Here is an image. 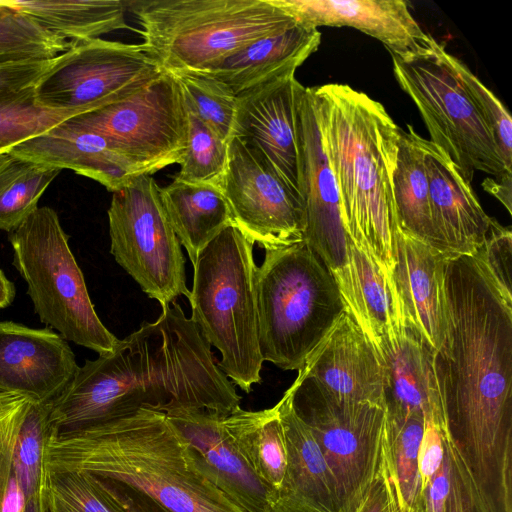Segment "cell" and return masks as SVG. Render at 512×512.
<instances>
[{
    "instance_id": "cell-1",
    "label": "cell",
    "mask_w": 512,
    "mask_h": 512,
    "mask_svg": "<svg viewBox=\"0 0 512 512\" xmlns=\"http://www.w3.org/2000/svg\"><path fill=\"white\" fill-rule=\"evenodd\" d=\"M433 367L448 434L481 512H512V289L483 258L451 255Z\"/></svg>"
},
{
    "instance_id": "cell-2",
    "label": "cell",
    "mask_w": 512,
    "mask_h": 512,
    "mask_svg": "<svg viewBox=\"0 0 512 512\" xmlns=\"http://www.w3.org/2000/svg\"><path fill=\"white\" fill-rule=\"evenodd\" d=\"M241 397L220 369L209 343L181 306L172 302L153 322L119 341L108 355L79 366L51 401L50 426L72 431L141 408L167 414L199 409L228 415Z\"/></svg>"
},
{
    "instance_id": "cell-3",
    "label": "cell",
    "mask_w": 512,
    "mask_h": 512,
    "mask_svg": "<svg viewBox=\"0 0 512 512\" xmlns=\"http://www.w3.org/2000/svg\"><path fill=\"white\" fill-rule=\"evenodd\" d=\"M42 465L123 483L172 512H244L205 476L166 414L149 408L72 431L50 426Z\"/></svg>"
},
{
    "instance_id": "cell-4",
    "label": "cell",
    "mask_w": 512,
    "mask_h": 512,
    "mask_svg": "<svg viewBox=\"0 0 512 512\" xmlns=\"http://www.w3.org/2000/svg\"><path fill=\"white\" fill-rule=\"evenodd\" d=\"M313 91L346 235L391 276L400 232L393 197L400 127L381 103L349 85Z\"/></svg>"
},
{
    "instance_id": "cell-5",
    "label": "cell",
    "mask_w": 512,
    "mask_h": 512,
    "mask_svg": "<svg viewBox=\"0 0 512 512\" xmlns=\"http://www.w3.org/2000/svg\"><path fill=\"white\" fill-rule=\"evenodd\" d=\"M142 46L170 72H208L251 42L298 23L269 0L125 1Z\"/></svg>"
},
{
    "instance_id": "cell-6",
    "label": "cell",
    "mask_w": 512,
    "mask_h": 512,
    "mask_svg": "<svg viewBox=\"0 0 512 512\" xmlns=\"http://www.w3.org/2000/svg\"><path fill=\"white\" fill-rule=\"evenodd\" d=\"M253 246L231 224L199 254L188 298L191 319L210 346L227 378L249 393L261 382L257 270Z\"/></svg>"
},
{
    "instance_id": "cell-7",
    "label": "cell",
    "mask_w": 512,
    "mask_h": 512,
    "mask_svg": "<svg viewBox=\"0 0 512 512\" xmlns=\"http://www.w3.org/2000/svg\"><path fill=\"white\" fill-rule=\"evenodd\" d=\"M263 361L300 370L346 311L337 283L305 243L265 250L257 270Z\"/></svg>"
},
{
    "instance_id": "cell-8",
    "label": "cell",
    "mask_w": 512,
    "mask_h": 512,
    "mask_svg": "<svg viewBox=\"0 0 512 512\" xmlns=\"http://www.w3.org/2000/svg\"><path fill=\"white\" fill-rule=\"evenodd\" d=\"M12 264L42 323L98 355L112 353L120 339L102 323L57 212L38 207L9 235Z\"/></svg>"
},
{
    "instance_id": "cell-9",
    "label": "cell",
    "mask_w": 512,
    "mask_h": 512,
    "mask_svg": "<svg viewBox=\"0 0 512 512\" xmlns=\"http://www.w3.org/2000/svg\"><path fill=\"white\" fill-rule=\"evenodd\" d=\"M393 73L416 105L430 135L471 184L476 171L498 176L508 170L494 138L468 94L454 56L431 34L406 55L391 54Z\"/></svg>"
},
{
    "instance_id": "cell-10",
    "label": "cell",
    "mask_w": 512,
    "mask_h": 512,
    "mask_svg": "<svg viewBox=\"0 0 512 512\" xmlns=\"http://www.w3.org/2000/svg\"><path fill=\"white\" fill-rule=\"evenodd\" d=\"M292 405L315 436L335 479L341 512H358L378 480L387 446V411L343 401L298 370Z\"/></svg>"
},
{
    "instance_id": "cell-11",
    "label": "cell",
    "mask_w": 512,
    "mask_h": 512,
    "mask_svg": "<svg viewBox=\"0 0 512 512\" xmlns=\"http://www.w3.org/2000/svg\"><path fill=\"white\" fill-rule=\"evenodd\" d=\"M110 253L142 291L169 306L190 297L185 258L151 175H138L112 193L108 209Z\"/></svg>"
},
{
    "instance_id": "cell-12",
    "label": "cell",
    "mask_w": 512,
    "mask_h": 512,
    "mask_svg": "<svg viewBox=\"0 0 512 512\" xmlns=\"http://www.w3.org/2000/svg\"><path fill=\"white\" fill-rule=\"evenodd\" d=\"M65 123L105 136L137 175L179 164L187 145L182 91L175 75L166 70L133 95Z\"/></svg>"
},
{
    "instance_id": "cell-13",
    "label": "cell",
    "mask_w": 512,
    "mask_h": 512,
    "mask_svg": "<svg viewBox=\"0 0 512 512\" xmlns=\"http://www.w3.org/2000/svg\"><path fill=\"white\" fill-rule=\"evenodd\" d=\"M163 71L142 44L101 38L70 41L35 84V101L80 115L133 95Z\"/></svg>"
},
{
    "instance_id": "cell-14",
    "label": "cell",
    "mask_w": 512,
    "mask_h": 512,
    "mask_svg": "<svg viewBox=\"0 0 512 512\" xmlns=\"http://www.w3.org/2000/svg\"><path fill=\"white\" fill-rule=\"evenodd\" d=\"M221 189L234 225L265 250L304 242L301 201L252 142L232 137Z\"/></svg>"
},
{
    "instance_id": "cell-15",
    "label": "cell",
    "mask_w": 512,
    "mask_h": 512,
    "mask_svg": "<svg viewBox=\"0 0 512 512\" xmlns=\"http://www.w3.org/2000/svg\"><path fill=\"white\" fill-rule=\"evenodd\" d=\"M297 133L304 242L335 274L347 263V235L336 178L322 141L313 87H305L300 95Z\"/></svg>"
},
{
    "instance_id": "cell-16",
    "label": "cell",
    "mask_w": 512,
    "mask_h": 512,
    "mask_svg": "<svg viewBox=\"0 0 512 512\" xmlns=\"http://www.w3.org/2000/svg\"><path fill=\"white\" fill-rule=\"evenodd\" d=\"M295 72L281 74L237 95L232 137L255 144L301 201L297 115L305 87L297 81Z\"/></svg>"
},
{
    "instance_id": "cell-17",
    "label": "cell",
    "mask_w": 512,
    "mask_h": 512,
    "mask_svg": "<svg viewBox=\"0 0 512 512\" xmlns=\"http://www.w3.org/2000/svg\"><path fill=\"white\" fill-rule=\"evenodd\" d=\"M205 476L244 512H270L272 490L236 446L219 413L177 409L166 414Z\"/></svg>"
},
{
    "instance_id": "cell-18",
    "label": "cell",
    "mask_w": 512,
    "mask_h": 512,
    "mask_svg": "<svg viewBox=\"0 0 512 512\" xmlns=\"http://www.w3.org/2000/svg\"><path fill=\"white\" fill-rule=\"evenodd\" d=\"M78 367L67 341L51 328L0 322V391L47 403L59 396Z\"/></svg>"
},
{
    "instance_id": "cell-19",
    "label": "cell",
    "mask_w": 512,
    "mask_h": 512,
    "mask_svg": "<svg viewBox=\"0 0 512 512\" xmlns=\"http://www.w3.org/2000/svg\"><path fill=\"white\" fill-rule=\"evenodd\" d=\"M300 370L339 400L386 408L380 355L347 311Z\"/></svg>"
},
{
    "instance_id": "cell-20",
    "label": "cell",
    "mask_w": 512,
    "mask_h": 512,
    "mask_svg": "<svg viewBox=\"0 0 512 512\" xmlns=\"http://www.w3.org/2000/svg\"><path fill=\"white\" fill-rule=\"evenodd\" d=\"M385 379V406L390 414L417 415L447 431L435 379V350L405 320L392 327L376 343Z\"/></svg>"
},
{
    "instance_id": "cell-21",
    "label": "cell",
    "mask_w": 512,
    "mask_h": 512,
    "mask_svg": "<svg viewBox=\"0 0 512 512\" xmlns=\"http://www.w3.org/2000/svg\"><path fill=\"white\" fill-rule=\"evenodd\" d=\"M431 216L443 253L474 255L489 238L496 220L483 210L471 184L447 154L423 138Z\"/></svg>"
},
{
    "instance_id": "cell-22",
    "label": "cell",
    "mask_w": 512,
    "mask_h": 512,
    "mask_svg": "<svg viewBox=\"0 0 512 512\" xmlns=\"http://www.w3.org/2000/svg\"><path fill=\"white\" fill-rule=\"evenodd\" d=\"M299 24L351 27L376 38L390 54L416 51L426 38L404 0H269Z\"/></svg>"
},
{
    "instance_id": "cell-23",
    "label": "cell",
    "mask_w": 512,
    "mask_h": 512,
    "mask_svg": "<svg viewBox=\"0 0 512 512\" xmlns=\"http://www.w3.org/2000/svg\"><path fill=\"white\" fill-rule=\"evenodd\" d=\"M287 446L283 483L270 512H341L337 485L308 425L295 412L291 390L277 403Z\"/></svg>"
},
{
    "instance_id": "cell-24",
    "label": "cell",
    "mask_w": 512,
    "mask_h": 512,
    "mask_svg": "<svg viewBox=\"0 0 512 512\" xmlns=\"http://www.w3.org/2000/svg\"><path fill=\"white\" fill-rule=\"evenodd\" d=\"M451 255L402 232L396 241L392 281L404 320L437 351L446 336L444 270Z\"/></svg>"
},
{
    "instance_id": "cell-25",
    "label": "cell",
    "mask_w": 512,
    "mask_h": 512,
    "mask_svg": "<svg viewBox=\"0 0 512 512\" xmlns=\"http://www.w3.org/2000/svg\"><path fill=\"white\" fill-rule=\"evenodd\" d=\"M10 153L59 170H72L112 193L138 176L105 136L65 122L15 146Z\"/></svg>"
},
{
    "instance_id": "cell-26",
    "label": "cell",
    "mask_w": 512,
    "mask_h": 512,
    "mask_svg": "<svg viewBox=\"0 0 512 512\" xmlns=\"http://www.w3.org/2000/svg\"><path fill=\"white\" fill-rule=\"evenodd\" d=\"M320 43L318 29L296 23L251 42L202 73L220 81L237 96L276 76L296 71Z\"/></svg>"
},
{
    "instance_id": "cell-27",
    "label": "cell",
    "mask_w": 512,
    "mask_h": 512,
    "mask_svg": "<svg viewBox=\"0 0 512 512\" xmlns=\"http://www.w3.org/2000/svg\"><path fill=\"white\" fill-rule=\"evenodd\" d=\"M345 310L376 345L392 327L404 320L391 276L386 274L347 236V263L332 274Z\"/></svg>"
},
{
    "instance_id": "cell-28",
    "label": "cell",
    "mask_w": 512,
    "mask_h": 512,
    "mask_svg": "<svg viewBox=\"0 0 512 512\" xmlns=\"http://www.w3.org/2000/svg\"><path fill=\"white\" fill-rule=\"evenodd\" d=\"M160 198L168 221L193 266L201 251L234 224L220 187L174 178L169 185L160 187Z\"/></svg>"
},
{
    "instance_id": "cell-29",
    "label": "cell",
    "mask_w": 512,
    "mask_h": 512,
    "mask_svg": "<svg viewBox=\"0 0 512 512\" xmlns=\"http://www.w3.org/2000/svg\"><path fill=\"white\" fill-rule=\"evenodd\" d=\"M25 14L52 34L66 40L100 38L130 29L125 20V1L120 0H0Z\"/></svg>"
},
{
    "instance_id": "cell-30",
    "label": "cell",
    "mask_w": 512,
    "mask_h": 512,
    "mask_svg": "<svg viewBox=\"0 0 512 512\" xmlns=\"http://www.w3.org/2000/svg\"><path fill=\"white\" fill-rule=\"evenodd\" d=\"M407 128H400L393 172V197L399 230L442 252L431 216L423 137L411 125Z\"/></svg>"
},
{
    "instance_id": "cell-31",
    "label": "cell",
    "mask_w": 512,
    "mask_h": 512,
    "mask_svg": "<svg viewBox=\"0 0 512 512\" xmlns=\"http://www.w3.org/2000/svg\"><path fill=\"white\" fill-rule=\"evenodd\" d=\"M224 421L238 449L274 494L287 469V446L278 405L260 411L240 407L226 415Z\"/></svg>"
},
{
    "instance_id": "cell-32",
    "label": "cell",
    "mask_w": 512,
    "mask_h": 512,
    "mask_svg": "<svg viewBox=\"0 0 512 512\" xmlns=\"http://www.w3.org/2000/svg\"><path fill=\"white\" fill-rule=\"evenodd\" d=\"M424 425L422 416H399L387 412L385 460L400 512H423L418 450Z\"/></svg>"
},
{
    "instance_id": "cell-33",
    "label": "cell",
    "mask_w": 512,
    "mask_h": 512,
    "mask_svg": "<svg viewBox=\"0 0 512 512\" xmlns=\"http://www.w3.org/2000/svg\"><path fill=\"white\" fill-rule=\"evenodd\" d=\"M61 170L14 157L0 175V230L15 231L37 208Z\"/></svg>"
},
{
    "instance_id": "cell-34",
    "label": "cell",
    "mask_w": 512,
    "mask_h": 512,
    "mask_svg": "<svg viewBox=\"0 0 512 512\" xmlns=\"http://www.w3.org/2000/svg\"><path fill=\"white\" fill-rule=\"evenodd\" d=\"M34 86L0 93V154L79 115L38 105Z\"/></svg>"
},
{
    "instance_id": "cell-35",
    "label": "cell",
    "mask_w": 512,
    "mask_h": 512,
    "mask_svg": "<svg viewBox=\"0 0 512 512\" xmlns=\"http://www.w3.org/2000/svg\"><path fill=\"white\" fill-rule=\"evenodd\" d=\"M180 86L186 110L196 115L229 143L237 109V96L223 83L202 72H172Z\"/></svg>"
},
{
    "instance_id": "cell-36",
    "label": "cell",
    "mask_w": 512,
    "mask_h": 512,
    "mask_svg": "<svg viewBox=\"0 0 512 512\" xmlns=\"http://www.w3.org/2000/svg\"><path fill=\"white\" fill-rule=\"evenodd\" d=\"M32 402L26 396L0 391V512H23L27 502L15 473L14 453Z\"/></svg>"
},
{
    "instance_id": "cell-37",
    "label": "cell",
    "mask_w": 512,
    "mask_h": 512,
    "mask_svg": "<svg viewBox=\"0 0 512 512\" xmlns=\"http://www.w3.org/2000/svg\"><path fill=\"white\" fill-rule=\"evenodd\" d=\"M188 136L176 179L221 188L229 156V143L222 140L196 115L187 111Z\"/></svg>"
},
{
    "instance_id": "cell-38",
    "label": "cell",
    "mask_w": 512,
    "mask_h": 512,
    "mask_svg": "<svg viewBox=\"0 0 512 512\" xmlns=\"http://www.w3.org/2000/svg\"><path fill=\"white\" fill-rule=\"evenodd\" d=\"M69 44L70 41L0 2V55L54 58L65 52Z\"/></svg>"
},
{
    "instance_id": "cell-39",
    "label": "cell",
    "mask_w": 512,
    "mask_h": 512,
    "mask_svg": "<svg viewBox=\"0 0 512 512\" xmlns=\"http://www.w3.org/2000/svg\"><path fill=\"white\" fill-rule=\"evenodd\" d=\"M51 410V401L32 402L18 434L14 453L15 473L27 500L40 485L43 445L50 429Z\"/></svg>"
},
{
    "instance_id": "cell-40",
    "label": "cell",
    "mask_w": 512,
    "mask_h": 512,
    "mask_svg": "<svg viewBox=\"0 0 512 512\" xmlns=\"http://www.w3.org/2000/svg\"><path fill=\"white\" fill-rule=\"evenodd\" d=\"M454 65L490 130L506 168L512 170V119L508 110L466 64L455 56Z\"/></svg>"
},
{
    "instance_id": "cell-41",
    "label": "cell",
    "mask_w": 512,
    "mask_h": 512,
    "mask_svg": "<svg viewBox=\"0 0 512 512\" xmlns=\"http://www.w3.org/2000/svg\"><path fill=\"white\" fill-rule=\"evenodd\" d=\"M46 472L49 493L69 512H123L98 487L92 475Z\"/></svg>"
},
{
    "instance_id": "cell-42",
    "label": "cell",
    "mask_w": 512,
    "mask_h": 512,
    "mask_svg": "<svg viewBox=\"0 0 512 512\" xmlns=\"http://www.w3.org/2000/svg\"><path fill=\"white\" fill-rule=\"evenodd\" d=\"M56 57L0 55V93L35 85L51 68Z\"/></svg>"
},
{
    "instance_id": "cell-43",
    "label": "cell",
    "mask_w": 512,
    "mask_h": 512,
    "mask_svg": "<svg viewBox=\"0 0 512 512\" xmlns=\"http://www.w3.org/2000/svg\"><path fill=\"white\" fill-rule=\"evenodd\" d=\"M443 444L451 463L446 512H477L466 467L455 442L447 433L443 435Z\"/></svg>"
},
{
    "instance_id": "cell-44",
    "label": "cell",
    "mask_w": 512,
    "mask_h": 512,
    "mask_svg": "<svg viewBox=\"0 0 512 512\" xmlns=\"http://www.w3.org/2000/svg\"><path fill=\"white\" fill-rule=\"evenodd\" d=\"M444 432L436 423L425 420L424 431L418 450V469L421 480L422 499L431 478L438 471L445 454Z\"/></svg>"
},
{
    "instance_id": "cell-45",
    "label": "cell",
    "mask_w": 512,
    "mask_h": 512,
    "mask_svg": "<svg viewBox=\"0 0 512 512\" xmlns=\"http://www.w3.org/2000/svg\"><path fill=\"white\" fill-rule=\"evenodd\" d=\"M92 477L98 487L123 512H172L156 500L130 486L95 475Z\"/></svg>"
},
{
    "instance_id": "cell-46",
    "label": "cell",
    "mask_w": 512,
    "mask_h": 512,
    "mask_svg": "<svg viewBox=\"0 0 512 512\" xmlns=\"http://www.w3.org/2000/svg\"><path fill=\"white\" fill-rule=\"evenodd\" d=\"M358 512H400L395 487L385 460L378 480Z\"/></svg>"
},
{
    "instance_id": "cell-47",
    "label": "cell",
    "mask_w": 512,
    "mask_h": 512,
    "mask_svg": "<svg viewBox=\"0 0 512 512\" xmlns=\"http://www.w3.org/2000/svg\"><path fill=\"white\" fill-rule=\"evenodd\" d=\"M482 186L504 205L509 214L512 213V171H505L495 177H487L483 180Z\"/></svg>"
},
{
    "instance_id": "cell-48",
    "label": "cell",
    "mask_w": 512,
    "mask_h": 512,
    "mask_svg": "<svg viewBox=\"0 0 512 512\" xmlns=\"http://www.w3.org/2000/svg\"><path fill=\"white\" fill-rule=\"evenodd\" d=\"M23 512H49L47 472L43 465L39 488L35 494L27 500Z\"/></svg>"
},
{
    "instance_id": "cell-49",
    "label": "cell",
    "mask_w": 512,
    "mask_h": 512,
    "mask_svg": "<svg viewBox=\"0 0 512 512\" xmlns=\"http://www.w3.org/2000/svg\"><path fill=\"white\" fill-rule=\"evenodd\" d=\"M16 291L14 284L5 276L0 269V309L6 308L14 300Z\"/></svg>"
},
{
    "instance_id": "cell-50",
    "label": "cell",
    "mask_w": 512,
    "mask_h": 512,
    "mask_svg": "<svg viewBox=\"0 0 512 512\" xmlns=\"http://www.w3.org/2000/svg\"><path fill=\"white\" fill-rule=\"evenodd\" d=\"M48 490V486H47ZM48 506L50 512H69L67 509H65L63 506H61L49 493L48 490Z\"/></svg>"
},
{
    "instance_id": "cell-51",
    "label": "cell",
    "mask_w": 512,
    "mask_h": 512,
    "mask_svg": "<svg viewBox=\"0 0 512 512\" xmlns=\"http://www.w3.org/2000/svg\"><path fill=\"white\" fill-rule=\"evenodd\" d=\"M14 156L9 153L0 154V175L7 168V166L13 161Z\"/></svg>"
}]
</instances>
